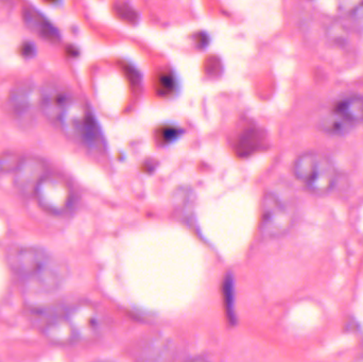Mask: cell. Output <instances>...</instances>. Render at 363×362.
Wrapping results in <instances>:
<instances>
[{
	"instance_id": "1",
	"label": "cell",
	"mask_w": 363,
	"mask_h": 362,
	"mask_svg": "<svg viewBox=\"0 0 363 362\" xmlns=\"http://www.w3.org/2000/svg\"><path fill=\"white\" fill-rule=\"evenodd\" d=\"M15 276L32 290L48 293L57 290L67 276L66 268L48 252L36 247H21L9 256Z\"/></svg>"
},
{
	"instance_id": "2",
	"label": "cell",
	"mask_w": 363,
	"mask_h": 362,
	"mask_svg": "<svg viewBox=\"0 0 363 362\" xmlns=\"http://www.w3.org/2000/svg\"><path fill=\"white\" fill-rule=\"evenodd\" d=\"M66 136L80 142L89 150H99L102 136L97 120L89 106L72 95L64 106L57 123Z\"/></svg>"
},
{
	"instance_id": "3",
	"label": "cell",
	"mask_w": 363,
	"mask_h": 362,
	"mask_svg": "<svg viewBox=\"0 0 363 362\" xmlns=\"http://www.w3.org/2000/svg\"><path fill=\"white\" fill-rule=\"evenodd\" d=\"M294 174L311 193L318 195L330 193L338 179L334 163L318 152H307L298 157L294 162Z\"/></svg>"
},
{
	"instance_id": "4",
	"label": "cell",
	"mask_w": 363,
	"mask_h": 362,
	"mask_svg": "<svg viewBox=\"0 0 363 362\" xmlns=\"http://www.w3.org/2000/svg\"><path fill=\"white\" fill-rule=\"evenodd\" d=\"M294 221V208L291 202L279 191L264 193L260 210V232L267 238L285 235Z\"/></svg>"
},
{
	"instance_id": "5",
	"label": "cell",
	"mask_w": 363,
	"mask_h": 362,
	"mask_svg": "<svg viewBox=\"0 0 363 362\" xmlns=\"http://www.w3.org/2000/svg\"><path fill=\"white\" fill-rule=\"evenodd\" d=\"M34 197L43 210L52 215L65 214L74 203V191L69 183L62 176L53 174L45 176Z\"/></svg>"
},
{
	"instance_id": "6",
	"label": "cell",
	"mask_w": 363,
	"mask_h": 362,
	"mask_svg": "<svg viewBox=\"0 0 363 362\" xmlns=\"http://www.w3.org/2000/svg\"><path fill=\"white\" fill-rule=\"evenodd\" d=\"M64 312L76 336L77 342L93 341L101 335L104 317L93 303L78 302Z\"/></svg>"
},
{
	"instance_id": "7",
	"label": "cell",
	"mask_w": 363,
	"mask_h": 362,
	"mask_svg": "<svg viewBox=\"0 0 363 362\" xmlns=\"http://www.w3.org/2000/svg\"><path fill=\"white\" fill-rule=\"evenodd\" d=\"M48 166L36 157H21L14 171V186L23 197H34L40 183L48 176Z\"/></svg>"
},
{
	"instance_id": "8",
	"label": "cell",
	"mask_w": 363,
	"mask_h": 362,
	"mask_svg": "<svg viewBox=\"0 0 363 362\" xmlns=\"http://www.w3.org/2000/svg\"><path fill=\"white\" fill-rule=\"evenodd\" d=\"M8 104L15 118L23 123L31 121L36 108H40V91H36L32 84L21 83L11 91Z\"/></svg>"
},
{
	"instance_id": "9",
	"label": "cell",
	"mask_w": 363,
	"mask_h": 362,
	"mask_svg": "<svg viewBox=\"0 0 363 362\" xmlns=\"http://www.w3.org/2000/svg\"><path fill=\"white\" fill-rule=\"evenodd\" d=\"M74 95L65 86L57 83H47L40 89V110L47 120L57 123L65 104Z\"/></svg>"
},
{
	"instance_id": "10",
	"label": "cell",
	"mask_w": 363,
	"mask_h": 362,
	"mask_svg": "<svg viewBox=\"0 0 363 362\" xmlns=\"http://www.w3.org/2000/svg\"><path fill=\"white\" fill-rule=\"evenodd\" d=\"M23 21L32 33L46 42L59 43L61 40V34L57 27L36 9H23Z\"/></svg>"
},
{
	"instance_id": "11",
	"label": "cell",
	"mask_w": 363,
	"mask_h": 362,
	"mask_svg": "<svg viewBox=\"0 0 363 362\" xmlns=\"http://www.w3.org/2000/svg\"><path fill=\"white\" fill-rule=\"evenodd\" d=\"M43 334L47 340L57 346H70L77 342L76 336L70 327L65 312L53 316L45 324Z\"/></svg>"
},
{
	"instance_id": "12",
	"label": "cell",
	"mask_w": 363,
	"mask_h": 362,
	"mask_svg": "<svg viewBox=\"0 0 363 362\" xmlns=\"http://www.w3.org/2000/svg\"><path fill=\"white\" fill-rule=\"evenodd\" d=\"M334 111L351 123H362L363 100L358 97H347L337 102Z\"/></svg>"
},
{
	"instance_id": "13",
	"label": "cell",
	"mask_w": 363,
	"mask_h": 362,
	"mask_svg": "<svg viewBox=\"0 0 363 362\" xmlns=\"http://www.w3.org/2000/svg\"><path fill=\"white\" fill-rule=\"evenodd\" d=\"M354 123L333 111L332 114L324 117L321 121V128L326 133L332 135H345L349 133Z\"/></svg>"
},
{
	"instance_id": "14",
	"label": "cell",
	"mask_w": 363,
	"mask_h": 362,
	"mask_svg": "<svg viewBox=\"0 0 363 362\" xmlns=\"http://www.w3.org/2000/svg\"><path fill=\"white\" fill-rule=\"evenodd\" d=\"M21 159V157H19L15 153H6V154L2 155L0 157V171L14 172Z\"/></svg>"
},
{
	"instance_id": "15",
	"label": "cell",
	"mask_w": 363,
	"mask_h": 362,
	"mask_svg": "<svg viewBox=\"0 0 363 362\" xmlns=\"http://www.w3.org/2000/svg\"><path fill=\"white\" fill-rule=\"evenodd\" d=\"M337 4L347 14H356L363 9V0H337Z\"/></svg>"
},
{
	"instance_id": "16",
	"label": "cell",
	"mask_w": 363,
	"mask_h": 362,
	"mask_svg": "<svg viewBox=\"0 0 363 362\" xmlns=\"http://www.w3.org/2000/svg\"><path fill=\"white\" fill-rule=\"evenodd\" d=\"M174 80L172 76L163 74L162 76L159 77V80H157V89H159L160 93L163 94V95H168V94L174 91Z\"/></svg>"
},
{
	"instance_id": "17",
	"label": "cell",
	"mask_w": 363,
	"mask_h": 362,
	"mask_svg": "<svg viewBox=\"0 0 363 362\" xmlns=\"http://www.w3.org/2000/svg\"><path fill=\"white\" fill-rule=\"evenodd\" d=\"M178 135L179 131L176 128L166 127L161 132L162 140L165 142H172Z\"/></svg>"
},
{
	"instance_id": "18",
	"label": "cell",
	"mask_w": 363,
	"mask_h": 362,
	"mask_svg": "<svg viewBox=\"0 0 363 362\" xmlns=\"http://www.w3.org/2000/svg\"><path fill=\"white\" fill-rule=\"evenodd\" d=\"M21 52L25 57H32L34 53V46L31 44V43H26L25 45H23V49H21Z\"/></svg>"
},
{
	"instance_id": "19",
	"label": "cell",
	"mask_w": 363,
	"mask_h": 362,
	"mask_svg": "<svg viewBox=\"0 0 363 362\" xmlns=\"http://www.w3.org/2000/svg\"><path fill=\"white\" fill-rule=\"evenodd\" d=\"M51 1H55V0H51Z\"/></svg>"
}]
</instances>
